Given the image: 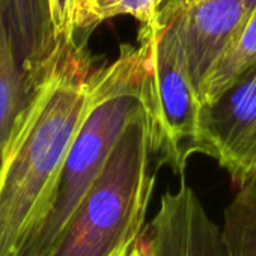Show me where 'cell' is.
Instances as JSON below:
<instances>
[{"mask_svg":"<svg viewBox=\"0 0 256 256\" xmlns=\"http://www.w3.org/2000/svg\"><path fill=\"white\" fill-rule=\"evenodd\" d=\"M98 68L82 41H59L36 71L0 152V256H24L46 224Z\"/></svg>","mask_w":256,"mask_h":256,"instance_id":"cell-1","label":"cell"},{"mask_svg":"<svg viewBox=\"0 0 256 256\" xmlns=\"http://www.w3.org/2000/svg\"><path fill=\"white\" fill-rule=\"evenodd\" d=\"M150 53L139 36L119 58L98 68L90 108L70 148L52 212L24 256H52L72 216L102 172L126 124L145 106Z\"/></svg>","mask_w":256,"mask_h":256,"instance_id":"cell-2","label":"cell"},{"mask_svg":"<svg viewBox=\"0 0 256 256\" xmlns=\"http://www.w3.org/2000/svg\"><path fill=\"white\" fill-rule=\"evenodd\" d=\"M152 158L151 125L144 106L126 124L52 256H108L139 236L156 187Z\"/></svg>","mask_w":256,"mask_h":256,"instance_id":"cell-3","label":"cell"},{"mask_svg":"<svg viewBox=\"0 0 256 256\" xmlns=\"http://www.w3.org/2000/svg\"><path fill=\"white\" fill-rule=\"evenodd\" d=\"M148 44V90L145 110L151 125V146L158 166L184 175L188 158L198 154L200 101L192 83L176 20L154 22L139 32Z\"/></svg>","mask_w":256,"mask_h":256,"instance_id":"cell-4","label":"cell"},{"mask_svg":"<svg viewBox=\"0 0 256 256\" xmlns=\"http://www.w3.org/2000/svg\"><path fill=\"white\" fill-rule=\"evenodd\" d=\"M198 154L214 158L236 187L256 172V64L200 107Z\"/></svg>","mask_w":256,"mask_h":256,"instance_id":"cell-5","label":"cell"},{"mask_svg":"<svg viewBox=\"0 0 256 256\" xmlns=\"http://www.w3.org/2000/svg\"><path fill=\"white\" fill-rule=\"evenodd\" d=\"M144 235L146 256H228L222 229L184 182L162 196Z\"/></svg>","mask_w":256,"mask_h":256,"instance_id":"cell-6","label":"cell"},{"mask_svg":"<svg viewBox=\"0 0 256 256\" xmlns=\"http://www.w3.org/2000/svg\"><path fill=\"white\" fill-rule=\"evenodd\" d=\"M247 17L244 0H193L175 17L200 106L206 80Z\"/></svg>","mask_w":256,"mask_h":256,"instance_id":"cell-7","label":"cell"},{"mask_svg":"<svg viewBox=\"0 0 256 256\" xmlns=\"http://www.w3.org/2000/svg\"><path fill=\"white\" fill-rule=\"evenodd\" d=\"M35 74L23 62L6 4L0 0V152L24 106Z\"/></svg>","mask_w":256,"mask_h":256,"instance_id":"cell-8","label":"cell"},{"mask_svg":"<svg viewBox=\"0 0 256 256\" xmlns=\"http://www.w3.org/2000/svg\"><path fill=\"white\" fill-rule=\"evenodd\" d=\"M16 41L26 68L36 72L54 52L58 41L53 32L47 0H5Z\"/></svg>","mask_w":256,"mask_h":256,"instance_id":"cell-9","label":"cell"},{"mask_svg":"<svg viewBox=\"0 0 256 256\" xmlns=\"http://www.w3.org/2000/svg\"><path fill=\"white\" fill-rule=\"evenodd\" d=\"M220 229L228 256H256V172L238 186Z\"/></svg>","mask_w":256,"mask_h":256,"instance_id":"cell-10","label":"cell"},{"mask_svg":"<svg viewBox=\"0 0 256 256\" xmlns=\"http://www.w3.org/2000/svg\"><path fill=\"white\" fill-rule=\"evenodd\" d=\"M256 64V8L234 38L224 56L205 83L202 106L216 100L246 70Z\"/></svg>","mask_w":256,"mask_h":256,"instance_id":"cell-11","label":"cell"},{"mask_svg":"<svg viewBox=\"0 0 256 256\" xmlns=\"http://www.w3.org/2000/svg\"><path fill=\"white\" fill-rule=\"evenodd\" d=\"M168 0H84L80 14L77 41L92 29L114 17H134L142 24L151 22ZM84 42V41H82Z\"/></svg>","mask_w":256,"mask_h":256,"instance_id":"cell-12","label":"cell"},{"mask_svg":"<svg viewBox=\"0 0 256 256\" xmlns=\"http://www.w3.org/2000/svg\"><path fill=\"white\" fill-rule=\"evenodd\" d=\"M56 41H77L80 14L84 0H47Z\"/></svg>","mask_w":256,"mask_h":256,"instance_id":"cell-13","label":"cell"},{"mask_svg":"<svg viewBox=\"0 0 256 256\" xmlns=\"http://www.w3.org/2000/svg\"><path fill=\"white\" fill-rule=\"evenodd\" d=\"M193 0H168V2L158 10V12L154 16L151 22L157 23L158 26L168 24L172 18H175L187 5H190ZM150 23V22H148ZM146 24V23H145Z\"/></svg>","mask_w":256,"mask_h":256,"instance_id":"cell-14","label":"cell"},{"mask_svg":"<svg viewBox=\"0 0 256 256\" xmlns=\"http://www.w3.org/2000/svg\"><path fill=\"white\" fill-rule=\"evenodd\" d=\"M128 256H146V242H145V235L144 232L134 240L132 250L128 253Z\"/></svg>","mask_w":256,"mask_h":256,"instance_id":"cell-15","label":"cell"},{"mask_svg":"<svg viewBox=\"0 0 256 256\" xmlns=\"http://www.w3.org/2000/svg\"><path fill=\"white\" fill-rule=\"evenodd\" d=\"M136 238H138V236H136ZM136 238H133V240H130V241H126V242L120 244V246H119L118 248H114L108 256H128V253H130L132 246H133V242H134Z\"/></svg>","mask_w":256,"mask_h":256,"instance_id":"cell-16","label":"cell"},{"mask_svg":"<svg viewBox=\"0 0 256 256\" xmlns=\"http://www.w3.org/2000/svg\"><path fill=\"white\" fill-rule=\"evenodd\" d=\"M244 4H246V8H247L248 14L256 8V0H244Z\"/></svg>","mask_w":256,"mask_h":256,"instance_id":"cell-17","label":"cell"}]
</instances>
